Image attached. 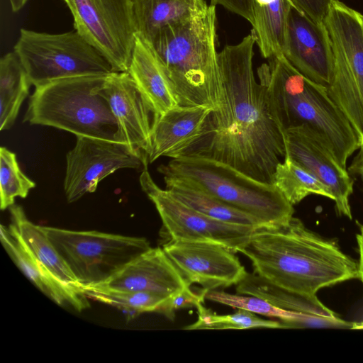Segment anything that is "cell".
I'll return each mask as SVG.
<instances>
[{"label": "cell", "instance_id": "38", "mask_svg": "<svg viewBox=\"0 0 363 363\" xmlns=\"http://www.w3.org/2000/svg\"><path fill=\"white\" fill-rule=\"evenodd\" d=\"M28 0H9L11 9L13 12L21 10Z\"/></svg>", "mask_w": 363, "mask_h": 363}, {"label": "cell", "instance_id": "21", "mask_svg": "<svg viewBox=\"0 0 363 363\" xmlns=\"http://www.w3.org/2000/svg\"><path fill=\"white\" fill-rule=\"evenodd\" d=\"M136 35L150 43L163 28L182 23L208 6L205 0H131Z\"/></svg>", "mask_w": 363, "mask_h": 363}, {"label": "cell", "instance_id": "34", "mask_svg": "<svg viewBox=\"0 0 363 363\" xmlns=\"http://www.w3.org/2000/svg\"><path fill=\"white\" fill-rule=\"evenodd\" d=\"M334 0H291L294 7L315 21L325 23Z\"/></svg>", "mask_w": 363, "mask_h": 363}, {"label": "cell", "instance_id": "26", "mask_svg": "<svg viewBox=\"0 0 363 363\" xmlns=\"http://www.w3.org/2000/svg\"><path fill=\"white\" fill-rule=\"evenodd\" d=\"M31 83L16 52L0 60V130L11 128L20 108L29 94Z\"/></svg>", "mask_w": 363, "mask_h": 363}, {"label": "cell", "instance_id": "33", "mask_svg": "<svg viewBox=\"0 0 363 363\" xmlns=\"http://www.w3.org/2000/svg\"><path fill=\"white\" fill-rule=\"evenodd\" d=\"M281 328H354L355 323L345 321L337 316L326 317L303 313H296L293 317L280 319Z\"/></svg>", "mask_w": 363, "mask_h": 363}, {"label": "cell", "instance_id": "19", "mask_svg": "<svg viewBox=\"0 0 363 363\" xmlns=\"http://www.w3.org/2000/svg\"><path fill=\"white\" fill-rule=\"evenodd\" d=\"M1 242L10 257L26 277L47 296L59 305H68L78 311L89 307L84 293L52 276L23 245L10 228L1 225Z\"/></svg>", "mask_w": 363, "mask_h": 363}, {"label": "cell", "instance_id": "6", "mask_svg": "<svg viewBox=\"0 0 363 363\" xmlns=\"http://www.w3.org/2000/svg\"><path fill=\"white\" fill-rule=\"evenodd\" d=\"M157 170L164 177L184 180L251 214L265 227L287 223L294 213V206L273 184L255 180L218 161L184 157L172 159Z\"/></svg>", "mask_w": 363, "mask_h": 363}, {"label": "cell", "instance_id": "13", "mask_svg": "<svg viewBox=\"0 0 363 363\" xmlns=\"http://www.w3.org/2000/svg\"><path fill=\"white\" fill-rule=\"evenodd\" d=\"M162 248L189 285L208 291L237 285L247 273L235 253L218 244L169 240Z\"/></svg>", "mask_w": 363, "mask_h": 363}, {"label": "cell", "instance_id": "35", "mask_svg": "<svg viewBox=\"0 0 363 363\" xmlns=\"http://www.w3.org/2000/svg\"><path fill=\"white\" fill-rule=\"evenodd\" d=\"M210 5H220L248 21L252 26L254 25L252 0H210Z\"/></svg>", "mask_w": 363, "mask_h": 363}, {"label": "cell", "instance_id": "29", "mask_svg": "<svg viewBox=\"0 0 363 363\" xmlns=\"http://www.w3.org/2000/svg\"><path fill=\"white\" fill-rule=\"evenodd\" d=\"M198 319L184 328L186 330H245L250 328H281L279 320L264 319L242 309L233 314L219 315L203 304L197 308Z\"/></svg>", "mask_w": 363, "mask_h": 363}, {"label": "cell", "instance_id": "12", "mask_svg": "<svg viewBox=\"0 0 363 363\" xmlns=\"http://www.w3.org/2000/svg\"><path fill=\"white\" fill-rule=\"evenodd\" d=\"M148 160L128 145L86 136H77L67 153L64 190L68 203L94 192L98 184L120 169H147Z\"/></svg>", "mask_w": 363, "mask_h": 363}, {"label": "cell", "instance_id": "4", "mask_svg": "<svg viewBox=\"0 0 363 363\" xmlns=\"http://www.w3.org/2000/svg\"><path fill=\"white\" fill-rule=\"evenodd\" d=\"M216 25V6L209 5L194 17L163 28L148 43L163 65L180 106L220 107L223 83Z\"/></svg>", "mask_w": 363, "mask_h": 363}, {"label": "cell", "instance_id": "31", "mask_svg": "<svg viewBox=\"0 0 363 363\" xmlns=\"http://www.w3.org/2000/svg\"><path fill=\"white\" fill-rule=\"evenodd\" d=\"M206 298L234 308L279 319L290 318L297 313L279 308L260 297L252 295L233 294L213 289L207 292Z\"/></svg>", "mask_w": 363, "mask_h": 363}, {"label": "cell", "instance_id": "14", "mask_svg": "<svg viewBox=\"0 0 363 363\" xmlns=\"http://www.w3.org/2000/svg\"><path fill=\"white\" fill-rule=\"evenodd\" d=\"M282 133L285 155L325 185L332 194L337 213L352 219L349 201L354 180L325 142L306 125L287 129Z\"/></svg>", "mask_w": 363, "mask_h": 363}, {"label": "cell", "instance_id": "27", "mask_svg": "<svg viewBox=\"0 0 363 363\" xmlns=\"http://www.w3.org/2000/svg\"><path fill=\"white\" fill-rule=\"evenodd\" d=\"M272 184L293 206L311 194L333 200L332 194L325 185L286 155L276 167Z\"/></svg>", "mask_w": 363, "mask_h": 363}, {"label": "cell", "instance_id": "3", "mask_svg": "<svg viewBox=\"0 0 363 363\" xmlns=\"http://www.w3.org/2000/svg\"><path fill=\"white\" fill-rule=\"evenodd\" d=\"M257 69L271 113L281 131L306 125L328 145L342 167L358 149L352 126L328 94L294 68L284 55L274 56Z\"/></svg>", "mask_w": 363, "mask_h": 363}, {"label": "cell", "instance_id": "8", "mask_svg": "<svg viewBox=\"0 0 363 363\" xmlns=\"http://www.w3.org/2000/svg\"><path fill=\"white\" fill-rule=\"evenodd\" d=\"M42 228L82 289L104 283L151 247L145 238Z\"/></svg>", "mask_w": 363, "mask_h": 363}, {"label": "cell", "instance_id": "17", "mask_svg": "<svg viewBox=\"0 0 363 363\" xmlns=\"http://www.w3.org/2000/svg\"><path fill=\"white\" fill-rule=\"evenodd\" d=\"M189 285L163 248L150 247L104 283L89 286L170 297Z\"/></svg>", "mask_w": 363, "mask_h": 363}, {"label": "cell", "instance_id": "2", "mask_svg": "<svg viewBox=\"0 0 363 363\" xmlns=\"http://www.w3.org/2000/svg\"><path fill=\"white\" fill-rule=\"evenodd\" d=\"M254 273L279 287L315 296L321 288L358 278V264L335 241L308 230L294 216L257 228L240 250Z\"/></svg>", "mask_w": 363, "mask_h": 363}, {"label": "cell", "instance_id": "5", "mask_svg": "<svg viewBox=\"0 0 363 363\" xmlns=\"http://www.w3.org/2000/svg\"><path fill=\"white\" fill-rule=\"evenodd\" d=\"M108 74L62 78L35 87L23 122L121 143L117 121L101 94Z\"/></svg>", "mask_w": 363, "mask_h": 363}, {"label": "cell", "instance_id": "28", "mask_svg": "<svg viewBox=\"0 0 363 363\" xmlns=\"http://www.w3.org/2000/svg\"><path fill=\"white\" fill-rule=\"evenodd\" d=\"M83 291L88 298L114 306L130 315L146 312L159 313L169 297L144 291H120L85 286Z\"/></svg>", "mask_w": 363, "mask_h": 363}, {"label": "cell", "instance_id": "7", "mask_svg": "<svg viewBox=\"0 0 363 363\" xmlns=\"http://www.w3.org/2000/svg\"><path fill=\"white\" fill-rule=\"evenodd\" d=\"M13 50L35 87L62 78L113 72L109 62L75 30L51 34L21 28Z\"/></svg>", "mask_w": 363, "mask_h": 363}, {"label": "cell", "instance_id": "20", "mask_svg": "<svg viewBox=\"0 0 363 363\" xmlns=\"http://www.w3.org/2000/svg\"><path fill=\"white\" fill-rule=\"evenodd\" d=\"M156 117L179 106L171 81L153 49L136 35L131 62L128 72Z\"/></svg>", "mask_w": 363, "mask_h": 363}, {"label": "cell", "instance_id": "18", "mask_svg": "<svg viewBox=\"0 0 363 363\" xmlns=\"http://www.w3.org/2000/svg\"><path fill=\"white\" fill-rule=\"evenodd\" d=\"M204 106H180L157 116L151 134L148 162L160 157L179 158L201 135L208 115Z\"/></svg>", "mask_w": 363, "mask_h": 363}, {"label": "cell", "instance_id": "9", "mask_svg": "<svg viewBox=\"0 0 363 363\" xmlns=\"http://www.w3.org/2000/svg\"><path fill=\"white\" fill-rule=\"evenodd\" d=\"M325 24L334 55L328 94L352 124L363 125V15L334 0Z\"/></svg>", "mask_w": 363, "mask_h": 363}, {"label": "cell", "instance_id": "15", "mask_svg": "<svg viewBox=\"0 0 363 363\" xmlns=\"http://www.w3.org/2000/svg\"><path fill=\"white\" fill-rule=\"evenodd\" d=\"M284 56L301 74L328 87L334 70L333 44L325 23L317 22L291 6Z\"/></svg>", "mask_w": 363, "mask_h": 363}, {"label": "cell", "instance_id": "10", "mask_svg": "<svg viewBox=\"0 0 363 363\" xmlns=\"http://www.w3.org/2000/svg\"><path fill=\"white\" fill-rule=\"evenodd\" d=\"M74 30L109 62L113 72H128L135 42L131 0H64Z\"/></svg>", "mask_w": 363, "mask_h": 363}, {"label": "cell", "instance_id": "1", "mask_svg": "<svg viewBox=\"0 0 363 363\" xmlns=\"http://www.w3.org/2000/svg\"><path fill=\"white\" fill-rule=\"evenodd\" d=\"M255 43L250 33L240 43L226 45L218 52L223 83L220 107L210 112L201 136L179 157L218 161L255 180L272 184L286 148L265 89L255 77Z\"/></svg>", "mask_w": 363, "mask_h": 363}, {"label": "cell", "instance_id": "32", "mask_svg": "<svg viewBox=\"0 0 363 363\" xmlns=\"http://www.w3.org/2000/svg\"><path fill=\"white\" fill-rule=\"evenodd\" d=\"M208 291V290L202 287L196 291L192 289L191 286H188L182 291L169 297L164 303L159 313L173 321L175 317V312L177 310L197 308L199 305L203 304Z\"/></svg>", "mask_w": 363, "mask_h": 363}, {"label": "cell", "instance_id": "11", "mask_svg": "<svg viewBox=\"0 0 363 363\" xmlns=\"http://www.w3.org/2000/svg\"><path fill=\"white\" fill-rule=\"evenodd\" d=\"M139 180L142 190L155 205L169 240L213 242L236 253L256 229L220 221L189 208L157 186L147 169L142 171Z\"/></svg>", "mask_w": 363, "mask_h": 363}, {"label": "cell", "instance_id": "37", "mask_svg": "<svg viewBox=\"0 0 363 363\" xmlns=\"http://www.w3.org/2000/svg\"><path fill=\"white\" fill-rule=\"evenodd\" d=\"M357 240L359 247V260L358 263V278L363 284V225L359 227V233L357 235Z\"/></svg>", "mask_w": 363, "mask_h": 363}, {"label": "cell", "instance_id": "16", "mask_svg": "<svg viewBox=\"0 0 363 363\" xmlns=\"http://www.w3.org/2000/svg\"><path fill=\"white\" fill-rule=\"evenodd\" d=\"M101 94L117 121L121 142L147 158L156 114L131 76L111 72Z\"/></svg>", "mask_w": 363, "mask_h": 363}, {"label": "cell", "instance_id": "36", "mask_svg": "<svg viewBox=\"0 0 363 363\" xmlns=\"http://www.w3.org/2000/svg\"><path fill=\"white\" fill-rule=\"evenodd\" d=\"M348 172L352 175L359 176L363 182V147H360L357 155L349 166Z\"/></svg>", "mask_w": 363, "mask_h": 363}, {"label": "cell", "instance_id": "22", "mask_svg": "<svg viewBox=\"0 0 363 363\" xmlns=\"http://www.w3.org/2000/svg\"><path fill=\"white\" fill-rule=\"evenodd\" d=\"M9 211L11 222L9 227L17 234L35 259L57 280L82 291L81 285L42 226L29 220L21 206L13 204L9 207Z\"/></svg>", "mask_w": 363, "mask_h": 363}, {"label": "cell", "instance_id": "25", "mask_svg": "<svg viewBox=\"0 0 363 363\" xmlns=\"http://www.w3.org/2000/svg\"><path fill=\"white\" fill-rule=\"evenodd\" d=\"M238 294L260 297L274 306L291 312L326 317L337 316L315 296H309L276 286L255 273H247L236 285Z\"/></svg>", "mask_w": 363, "mask_h": 363}, {"label": "cell", "instance_id": "23", "mask_svg": "<svg viewBox=\"0 0 363 363\" xmlns=\"http://www.w3.org/2000/svg\"><path fill=\"white\" fill-rule=\"evenodd\" d=\"M291 0H252L254 25L251 30L262 56L284 55Z\"/></svg>", "mask_w": 363, "mask_h": 363}, {"label": "cell", "instance_id": "24", "mask_svg": "<svg viewBox=\"0 0 363 363\" xmlns=\"http://www.w3.org/2000/svg\"><path fill=\"white\" fill-rule=\"evenodd\" d=\"M166 189L177 200L212 218L255 228L265 227L251 214L179 179L164 177Z\"/></svg>", "mask_w": 363, "mask_h": 363}, {"label": "cell", "instance_id": "30", "mask_svg": "<svg viewBox=\"0 0 363 363\" xmlns=\"http://www.w3.org/2000/svg\"><path fill=\"white\" fill-rule=\"evenodd\" d=\"M35 183L20 169L16 155L5 147L0 148V207L2 211L14 204L16 197L26 198Z\"/></svg>", "mask_w": 363, "mask_h": 363}, {"label": "cell", "instance_id": "39", "mask_svg": "<svg viewBox=\"0 0 363 363\" xmlns=\"http://www.w3.org/2000/svg\"><path fill=\"white\" fill-rule=\"evenodd\" d=\"M363 328V324H362L360 325H357L355 324L354 328Z\"/></svg>", "mask_w": 363, "mask_h": 363}]
</instances>
